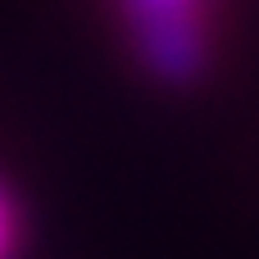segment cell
Instances as JSON below:
<instances>
[{"mask_svg": "<svg viewBox=\"0 0 259 259\" xmlns=\"http://www.w3.org/2000/svg\"><path fill=\"white\" fill-rule=\"evenodd\" d=\"M14 246H18V214L9 196L0 191V259H14Z\"/></svg>", "mask_w": 259, "mask_h": 259, "instance_id": "7a4b0ae2", "label": "cell"}, {"mask_svg": "<svg viewBox=\"0 0 259 259\" xmlns=\"http://www.w3.org/2000/svg\"><path fill=\"white\" fill-rule=\"evenodd\" d=\"M118 14L132 50H141L159 77L196 82L219 46L223 0H118Z\"/></svg>", "mask_w": 259, "mask_h": 259, "instance_id": "6da1fadb", "label": "cell"}]
</instances>
